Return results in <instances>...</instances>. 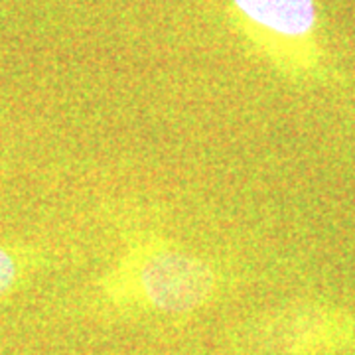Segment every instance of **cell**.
I'll use <instances>...</instances> for the list:
<instances>
[{
	"mask_svg": "<svg viewBox=\"0 0 355 355\" xmlns=\"http://www.w3.org/2000/svg\"><path fill=\"white\" fill-rule=\"evenodd\" d=\"M140 284L158 310L180 314L202 306L211 296L214 272L193 257L160 251L142 265Z\"/></svg>",
	"mask_w": 355,
	"mask_h": 355,
	"instance_id": "1",
	"label": "cell"
},
{
	"mask_svg": "<svg viewBox=\"0 0 355 355\" xmlns=\"http://www.w3.org/2000/svg\"><path fill=\"white\" fill-rule=\"evenodd\" d=\"M253 22L284 36H302L316 20L314 0H233Z\"/></svg>",
	"mask_w": 355,
	"mask_h": 355,
	"instance_id": "2",
	"label": "cell"
},
{
	"mask_svg": "<svg viewBox=\"0 0 355 355\" xmlns=\"http://www.w3.org/2000/svg\"><path fill=\"white\" fill-rule=\"evenodd\" d=\"M20 275L18 261L6 247H0V296L12 291Z\"/></svg>",
	"mask_w": 355,
	"mask_h": 355,
	"instance_id": "3",
	"label": "cell"
}]
</instances>
